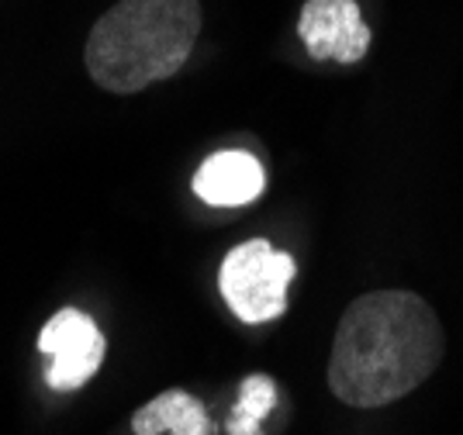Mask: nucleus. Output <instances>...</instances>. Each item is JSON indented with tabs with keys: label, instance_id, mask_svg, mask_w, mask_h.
Wrapping results in <instances>:
<instances>
[{
	"label": "nucleus",
	"instance_id": "obj_1",
	"mask_svg": "<svg viewBox=\"0 0 463 435\" xmlns=\"http://www.w3.org/2000/svg\"><path fill=\"white\" fill-rule=\"evenodd\" d=\"M443 353V325L425 298L411 290H370L339 318L328 391L349 408H384L422 387Z\"/></svg>",
	"mask_w": 463,
	"mask_h": 435
},
{
	"label": "nucleus",
	"instance_id": "obj_2",
	"mask_svg": "<svg viewBox=\"0 0 463 435\" xmlns=\"http://www.w3.org/2000/svg\"><path fill=\"white\" fill-rule=\"evenodd\" d=\"M201 35L197 0H118L94 21L83 66L108 94H138L176 76Z\"/></svg>",
	"mask_w": 463,
	"mask_h": 435
},
{
	"label": "nucleus",
	"instance_id": "obj_3",
	"mask_svg": "<svg viewBox=\"0 0 463 435\" xmlns=\"http://www.w3.org/2000/svg\"><path fill=\"white\" fill-rule=\"evenodd\" d=\"M290 252L273 249L267 239H250L222 260L218 287L232 315L246 325L273 322L288 311V287L294 280Z\"/></svg>",
	"mask_w": 463,
	"mask_h": 435
},
{
	"label": "nucleus",
	"instance_id": "obj_4",
	"mask_svg": "<svg viewBox=\"0 0 463 435\" xmlns=\"http://www.w3.org/2000/svg\"><path fill=\"white\" fill-rule=\"evenodd\" d=\"M104 349L108 342L90 315H83L80 307L56 311L39 336V353L52 360L45 370V383L52 391H80L100 370Z\"/></svg>",
	"mask_w": 463,
	"mask_h": 435
},
{
	"label": "nucleus",
	"instance_id": "obj_5",
	"mask_svg": "<svg viewBox=\"0 0 463 435\" xmlns=\"http://www.w3.org/2000/svg\"><path fill=\"white\" fill-rule=\"evenodd\" d=\"M298 35L315 62H360L370 52L373 32L356 0H305Z\"/></svg>",
	"mask_w": 463,
	"mask_h": 435
},
{
	"label": "nucleus",
	"instance_id": "obj_6",
	"mask_svg": "<svg viewBox=\"0 0 463 435\" xmlns=\"http://www.w3.org/2000/svg\"><path fill=\"white\" fill-rule=\"evenodd\" d=\"M267 187L260 159L242 149H222L201 163L194 173V194L212 208H242Z\"/></svg>",
	"mask_w": 463,
	"mask_h": 435
},
{
	"label": "nucleus",
	"instance_id": "obj_7",
	"mask_svg": "<svg viewBox=\"0 0 463 435\" xmlns=\"http://www.w3.org/2000/svg\"><path fill=\"white\" fill-rule=\"evenodd\" d=\"M132 432L136 435H212V418L208 408L194 398L191 391L170 387L156 394L149 404H142L132 415Z\"/></svg>",
	"mask_w": 463,
	"mask_h": 435
},
{
	"label": "nucleus",
	"instance_id": "obj_8",
	"mask_svg": "<svg viewBox=\"0 0 463 435\" xmlns=\"http://www.w3.org/2000/svg\"><path fill=\"white\" fill-rule=\"evenodd\" d=\"M277 408V383L267 374H250L239 383V401L229 411V435H263V418Z\"/></svg>",
	"mask_w": 463,
	"mask_h": 435
}]
</instances>
